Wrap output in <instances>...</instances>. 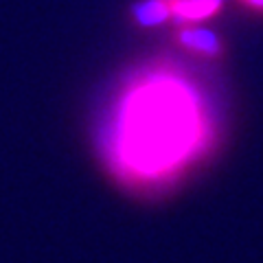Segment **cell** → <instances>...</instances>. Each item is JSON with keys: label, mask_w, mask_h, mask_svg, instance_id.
Here are the masks:
<instances>
[{"label": "cell", "mask_w": 263, "mask_h": 263, "mask_svg": "<svg viewBox=\"0 0 263 263\" xmlns=\"http://www.w3.org/2000/svg\"><path fill=\"white\" fill-rule=\"evenodd\" d=\"M176 44L184 51L193 53V55H202V57H211V60H217V57L224 55L226 46L224 40H221L215 31L204 29V27H193V24H184L176 31Z\"/></svg>", "instance_id": "cell-1"}, {"label": "cell", "mask_w": 263, "mask_h": 263, "mask_svg": "<svg viewBox=\"0 0 263 263\" xmlns=\"http://www.w3.org/2000/svg\"><path fill=\"white\" fill-rule=\"evenodd\" d=\"M169 3L171 20H176L180 27L213 18L224 7V0H169Z\"/></svg>", "instance_id": "cell-2"}, {"label": "cell", "mask_w": 263, "mask_h": 263, "mask_svg": "<svg viewBox=\"0 0 263 263\" xmlns=\"http://www.w3.org/2000/svg\"><path fill=\"white\" fill-rule=\"evenodd\" d=\"M129 15L136 27L156 29L171 20V3L169 0H136L129 7Z\"/></svg>", "instance_id": "cell-3"}, {"label": "cell", "mask_w": 263, "mask_h": 263, "mask_svg": "<svg viewBox=\"0 0 263 263\" xmlns=\"http://www.w3.org/2000/svg\"><path fill=\"white\" fill-rule=\"evenodd\" d=\"M241 3H243L246 7H250L252 11L263 13V0H241Z\"/></svg>", "instance_id": "cell-4"}]
</instances>
